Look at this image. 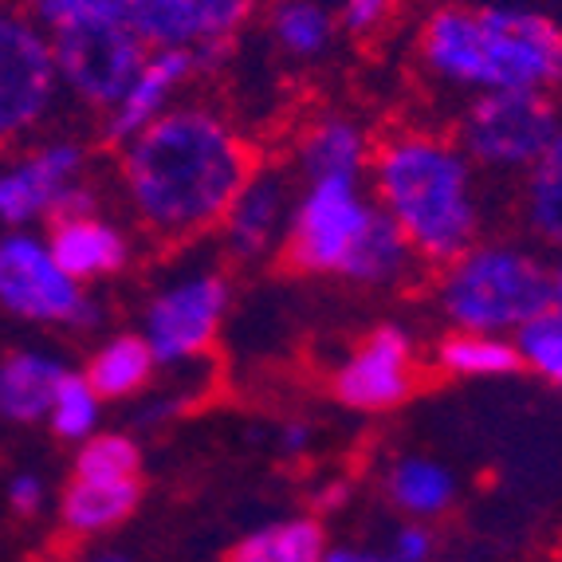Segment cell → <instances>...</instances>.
<instances>
[{
  "mask_svg": "<svg viewBox=\"0 0 562 562\" xmlns=\"http://www.w3.org/2000/svg\"><path fill=\"white\" fill-rule=\"evenodd\" d=\"M252 169L248 138L209 103H178L119 146V178L134 221L166 244L221 228Z\"/></svg>",
  "mask_w": 562,
  "mask_h": 562,
  "instance_id": "cell-1",
  "label": "cell"
},
{
  "mask_svg": "<svg viewBox=\"0 0 562 562\" xmlns=\"http://www.w3.org/2000/svg\"><path fill=\"white\" fill-rule=\"evenodd\" d=\"M366 186L425 268H445L484 233L480 169L449 134L390 131L374 142Z\"/></svg>",
  "mask_w": 562,
  "mask_h": 562,
  "instance_id": "cell-2",
  "label": "cell"
},
{
  "mask_svg": "<svg viewBox=\"0 0 562 562\" xmlns=\"http://www.w3.org/2000/svg\"><path fill=\"white\" fill-rule=\"evenodd\" d=\"M417 59L469 94L562 87V24L519 4H437L417 29Z\"/></svg>",
  "mask_w": 562,
  "mask_h": 562,
  "instance_id": "cell-3",
  "label": "cell"
},
{
  "mask_svg": "<svg viewBox=\"0 0 562 562\" xmlns=\"http://www.w3.org/2000/svg\"><path fill=\"white\" fill-rule=\"evenodd\" d=\"M432 300L452 330L516 338L551 311L547 260L519 240H484L437 268Z\"/></svg>",
  "mask_w": 562,
  "mask_h": 562,
  "instance_id": "cell-4",
  "label": "cell"
},
{
  "mask_svg": "<svg viewBox=\"0 0 562 562\" xmlns=\"http://www.w3.org/2000/svg\"><path fill=\"white\" fill-rule=\"evenodd\" d=\"M378 216V201L366 178H327L303 181L295 189L283 233L280 256L300 276H338L347 272L350 256Z\"/></svg>",
  "mask_w": 562,
  "mask_h": 562,
  "instance_id": "cell-5",
  "label": "cell"
},
{
  "mask_svg": "<svg viewBox=\"0 0 562 562\" xmlns=\"http://www.w3.org/2000/svg\"><path fill=\"white\" fill-rule=\"evenodd\" d=\"M562 126V111L547 91H496L472 94L457 119V142L464 158L484 173L524 178L543 158Z\"/></svg>",
  "mask_w": 562,
  "mask_h": 562,
  "instance_id": "cell-6",
  "label": "cell"
},
{
  "mask_svg": "<svg viewBox=\"0 0 562 562\" xmlns=\"http://www.w3.org/2000/svg\"><path fill=\"white\" fill-rule=\"evenodd\" d=\"M228 307H233L228 276L221 268H193L154 291L138 335L146 338L158 366L198 362L221 335Z\"/></svg>",
  "mask_w": 562,
  "mask_h": 562,
  "instance_id": "cell-7",
  "label": "cell"
},
{
  "mask_svg": "<svg viewBox=\"0 0 562 562\" xmlns=\"http://www.w3.org/2000/svg\"><path fill=\"white\" fill-rule=\"evenodd\" d=\"M0 307L40 327H91L99 319L83 283L64 272L32 233L0 236Z\"/></svg>",
  "mask_w": 562,
  "mask_h": 562,
  "instance_id": "cell-8",
  "label": "cell"
},
{
  "mask_svg": "<svg viewBox=\"0 0 562 562\" xmlns=\"http://www.w3.org/2000/svg\"><path fill=\"white\" fill-rule=\"evenodd\" d=\"M59 91L52 36L29 12L0 9V146L44 126Z\"/></svg>",
  "mask_w": 562,
  "mask_h": 562,
  "instance_id": "cell-9",
  "label": "cell"
},
{
  "mask_svg": "<svg viewBox=\"0 0 562 562\" xmlns=\"http://www.w3.org/2000/svg\"><path fill=\"white\" fill-rule=\"evenodd\" d=\"M56 52L59 87L76 103L106 114L122 91L138 76L142 59L150 56L146 40L134 24H76V29L47 32Z\"/></svg>",
  "mask_w": 562,
  "mask_h": 562,
  "instance_id": "cell-10",
  "label": "cell"
},
{
  "mask_svg": "<svg viewBox=\"0 0 562 562\" xmlns=\"http://www.w3.org/2000/svg\"><path fill=\"white\" fill-rule=\"evenodd\" d=\"M422 355L417 338L402 323H378L366 330L330 370V394L350 413H394L417 394Z\"/></svg>",
  "mask_w": 562,
  "mask_h": 562,
  "instance_id": "cell-11",
  "label": "cell"
},
{
  "mask_svg": "<svg viewBox=\"0 0 562 562\" xmlns=\"http://www.w3.org/2000/svg\"><path fill=\"white\" fill-rule=\"evenodd\" d=\"M263 4L268 0H134L131 24L146 47L189 52L198 67H209L228 56Z\"/></svg>",
  "mask_w": 562,
  "mask_h": 562,
  "instance_id": "cell-12",
  "label": "cell"
},
{
  "mask_svg": "<svg viewBox=\"0 0 562 562\" xmlns=\"http://www.w3.org/2000/svg\"><path fill=\"white\" fill-rule=\"evenodd\" d=\"M83 146L79 142H47L29 158L0 169V225L20 228L29 221H52L71 186L83 181Z\"/></svg>",
  "mask_w": 562,
  "mask_h": 562,
  "instance_id": "cell-13",
  "label": "cell"
},
{
  "mask_svg": "<svg viewBox=\"0 0 562 562\" xmlns=\"http://www.w3.org/2000/svg\"><path fill=\"white\" fill-rule=\"evenodd\" d=\"M291 201H295V189H291L288 173L256 161V169L248 173V181L240 186L225 221H221L225 252L240 263H256L263 256L280 252L283 233H288Z\"/></svg>",
  "mask_w": 562,
  "mask_h": 562,
  "instance_id": "cell-14",
  "label": "cell"
},
{
  "mask_svg": "<svg viewBox=\"0 0 562 562\" xmlns=\"http://www.w3.org/2000/svg\"><path fill=\"white\" fill-rule=\"evenodd\" d=\"M201 67L189 52L173 47H150V56L142 59L138 76L122 91V99L103 114V138L111 146H126L134 134H142L150 122H158L166 111L178 106V94L193 83Z\"/></svg>",
  "mask_w": 562,
  "mask_h": 562,
  "instance_id": "cell-15",
  "label": "cell"
},
{
  "mask_svg": "<svg viewBox=\"0 0 562 562\" xmlns=\"http://www.w3.org/2000/svg\"><path fill=\"white\" fill-rule=\"evenodd\" d=\"M374 158V138L350 114H319L303 126L295 142V173L300 181L366 178Z\"/></svg>",
  "mask_w": 562,
  "mask_h": 562,
  "instance_id": "cell-16",
  "label": "cell"
},
{
  "mask_svg": "<svg viewBox=\"0 0 562 562\" xmlns=\"http://www.w3.org/2000/svg\"><path fill=\"white\" fill-rule=\"evenodd\" d=\"M47 248H52L56 263L76 283L106 280V276L122 272L126 260H131L126 233L114 221H106L103 213L56 221L52 233H47Z\"/></svg>",
  "mask_w": 562,
  "mask_h": 562,
  "instance_id": "cell-17",
  "label": "cell"
},
{
  "mask_svg": "<svg viewBox=\"0 0 562 562\" xmlns=\"http://www.w3.org/2000/svg\"><path fill=\"white\" fill-rule=\"evenodd\" d=\"M142 504V476L138 480H91V476H71L64 487V496L56 504V519L64 535L83 539V543H99L106 535H114L122 524H131V516Z\"/></svg>",
  "mask_w": 562,
  "mask_h": 562,
  "instance_id": "cell-18",
  "label": "cell"
},
{
  "mask_svg": "<svg viewBox=\"0 0 562 562\" xmlns=\"http://www.w3.org/2000/svg\"><path fill=\"white\" fill-rule=\"evenodd\" d=\"M71 366L44 350H16L0 358V422L4 425H40L56 402L59 385Z\"/></svg>",
  "mask_w": 562,
  "mask_h": 562,
  "instance_id": "cell-19",
  "label": "cell"
},
{
  "mask_svg": "<svg viewBox=\"0 0 562 562\" xmlns=\"http://www.w3.org/2000/svg\"><path fill=\"white\" fill-rule=\"evenodd\" d=\"M385 499L394 507L402 519H413V524H432V519L449 516L457 507V476H452L449 464L432 457H397L390 469H385Z\"/></svg>",
  "mask_w": 562,
  "mask_h": 562,
  "instance_id": "cell-20",
  "label": "cell"
},
{
  "mask_svg": "<svg viewBox=\"0 0 562 562\" xmlns=\"http://www.w3.org/2000/svg\"><path fill=\"white\" fill-rule=\"evenodd\" d=\"M263 29L276 52L291 64H319L342 32L327 0H268Z\"/></svg>",
  "mask_w": 562,
  "mask_h": 562,
  "instance_id": "cell-21",
  "label": "cell"
},
{
  "mask_svg": "<svg viewBox=\"0 0 562 562\" xmlns=\"http://www.w3.org/2000/svg\"><path fill=\"white\" fill-rule=\"evenodd\" d=\"M330 539L315 512L280 516L252 527L228 547L225 562H323Z\"/></svg>",
  "mask_w": 562,
  "mask_h": 562,
  "instance_id": "cell-22",
  "label": "cell"
},
{
  "mask_svg": "<svg viewBox=\"0 0 562 562\" xmlns=\"http://www.w3.org/2000/svg\"><path fill=\"white\" fill-rule=\"evenodd\" d=\"M87 378L94 394L106 402H131L138 397L146 385L158 374V358L146 347V338L138 330H126V335H111L103 347L87 358V366L79 370Z\"/></svg>",
  "mask_w": 562,
  "mask_h": 562,
  "instance_id": "cell-23",
  "label": "cell"
},
{
  "mask_svg": "<svg viewBox=\"0 0 562 562\" xmlns=\"http://www.w3.org/2000/svg\"><path fill=\"white\" fill-rule=\"evenodd\" d=\"M519 221L539 244H547L554 252L562 248V126L543 150V158L524 173Z\"/></svg>",
  "mask_w": 562,
  "mask_h": 562,
  "instance_id": "cell-24",
  "label": "cell"
},
{
  "mask_svg": "<svg viewBox=\"0 0 562 562\" xmlns=\"http://www.w3.org/2000/svg\"><path fill=\"white\" fill-rule=\"evenodd\" d=\"M417 263L422 260L413 256L409 240H405V236L397 233L394 221L378 209L374 225H370V233L362 236L358 252L350 256L342 280L355 283V288H394V283L409 280V272L417 268Z\"/></svg>",
  "mask_w": 562,
  "mask_h": 562,
  "instance_id": "cell-25",
  "label": "cell"
},
{
  "mask_svg": "<svg viewBox=\"0 0 562 562\" xmlns=\"http://www.w3.org/2000/svg\"><path fill=\"white\" fill-rule=\"evenodd\" d=\"M432 366L449 378H507L519 374V350L516 338H496V335H469V330H452L437 342L432 350Z\"/></svg>",
  "mask_w": 562,
  "mask_h": 562,
  "instance_id": "cell-26",
  "label": "cell"
},
{
  "mask_svg": "<svg viewBox=\"0 0 562 562\" xmlns=\"http://www.w3.org/2000/svg\"><path fill=\"white\" fill-rule=\"evenodd\" d=\"M99 422H103V397L94 394L91 385H87L83 374H71L64 378L59 385L56 402L47 409V429L56 432V441L64 445H83L87 437L99 432Z\"/></svg>",
  "mask_w": 562,
  "mask_h": 562,
  "instance_id": "cell-27",
  "label": "cell"
},
{
  "mask_svg": "<svg viewBox=\"0 0 562 562\" xmlns=\"http://www.w3.org/2000/svg\"><path fill=\"white\" fill-rule=\"evenodd\" d=\"M71 476L91 480H138L142 476V449L131 432H94L83 445H76Z\"/></svg>",
  "mask_w": 562,
  "mask_h": 562,
  "instance_id": "cell-28",
  "label": "cell"
},
{
  "mask_svg": "<svg viewBox=\"0 0 562 562\" xmlns=\"http://www.w3.org/2000/svg\"><path fill=\"white\" fill-rule=\"evenodd\" d=\"M519 366L539 374L547 385L562 390V311L551 307L543 311L535 323H527L516 335Z\"/></svg>",
  "mask_w": 562,
  "mask_h": 562,
  "instance_id": "cell-29",
  "label": "cell"
},
{
  "mask_svg": "<svg viewBox=\"0 0 562 562\" xmlns=\"http://www.w3.org/2000/svg\"><path fill=\"white\" fill-rule=\"evenodd\" d=\"M32 20L44 32L76 29V24H131L134 0H29Z\"/></svg>",
  "mask_w": 562,
  "mask_h": 562,
  "instance_id": "cell-30",
  "label": "cell"
},
{
  "mask_svg": "<svg viewBox=\"0 0 562 562\" xmlns=\"http://www.w3.org/2000/svg\"><path fill=\"white\" fill-rule=\"evenodd\" d=\"M338 16V29L350 32V36H370L394 16L397 0H327Z\"/></svg>",
  "mask_w": 562,
  "mask_h": 562,
  "instance_id": "cell-31",
  "label": "cell"
},
{
  "mask_svg": "<svg viewBox=\"0 0 562 562\" xmlns=\"http://www.w3.org/2000/svg\"><path fill=\"white\" fill-rule=\"evenodd\" d=\"M432 554H437V531H432V524L402 519L397 531L390 535V543H385V559L390 562H432Z\"/></svg>",
  "mask_w": 562,
  "mask_h": 562,
  "instance_id": "cell-32",
  "label": "cell"
},
{
  "mask_svg": "<svg viewBox=\"0 0 562 562\" xmlns=\"http://www.w3.org/2000/svg\"><path fill=\"white\" fill-rule=\"evenodd\" d=\"M4 504L16 519H36L47 507V484L36 472H12L4 484Z\"/></svg>",
  "mask_w": 562,
  "mask_h": 562,
  "instance_id": "cell-33",
  "label": "cell"
},
{
  "mask_svg": "<svg viewBox=\"0 0 562 562\" xmlns=\"http://www.w3.org/2000/svg\"><path fill=\"white\" fill-rule=\"evenodd\" d=\"M350 499V484L347 480H327V484L315 487V496H311V504H315V516L323 519V512H338V507Z\"/></svg>",
  "mask_w": 562,
  "mask_h": 562,
  "instance_id": "cell-34",
  "label": "cell"
},
{
  "mask_svg": "<svg viewBox=\"0 0 562 562\" xmlns=\"http://www.w3.org/2000/svg\"><path fill=\"white\" fill-rule=\"evenodd\" d=\"M323 562H390V559H385V551H378V547H362V543H335V547H327V554H323Z\"/></svg>",
  "mask_w": 562,
  "mask_h": 562,
  "instance_id": "cell-35",
  "label": "cell"
},
{
  "mask_svg": "<svg viewBox=\"0 0 562 562\" xmlns=\"http://www.w3.org/2000/svg\"><path fill=\"white\" fill-rule=\"evenodd\" d=\"M280 449L288 457H303L311 449V425L307 422H288L280 429Z\"/></svg>",
  "mask_w": 562,
  "mask_h": 562,
  "instance_id": "cell-36",
  "label": "cell"
},
{
  "mask_svg": "<svg viewBox=\"0 0 562 562\" xmlns=\"http://www.w3.org/2000/svg\"><path fill=\"white\" fill-rule=\"evenodd\" d=\"M76 562H138L131 551H122V547L111 543H87L83 551L76 554Z\"/></svg>",
  "mask_w": 562,
  "mask_h": 562,
  "instance_id": "cell-37",
  "label": "cell"
},
{
  "mask_svg": "<svg viewBox=\"0 0 562 562\" xmlns=\"http://www.w3.org/2000/svg\"><path fill=\"white\" fill-rule=\"evenodd\" d=\"M547 276H551V307L562 311V248L554 252V260H547Z\"/></svg>",
  "mask_w": 562,
  "mask_h": 562,
  "instance_id": "cell-38",
  "label": "cell"
}]
</instances>
